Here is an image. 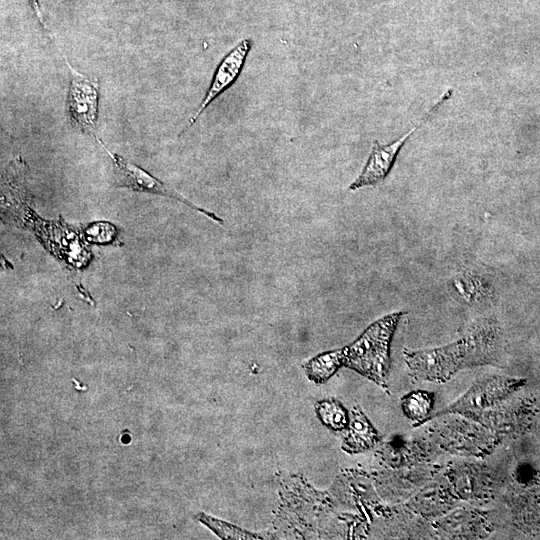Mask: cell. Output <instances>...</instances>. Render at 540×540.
Segmentation results:
<instances>
[{"label": "cell", "mask_w": 540, "mask_h": 540, "mask_svg": "<svg viewBox=\"0 0 540 540\" xmlns=\"http://www.w3.org/2000/svg\"><path fill=\"white\" fill-rule=\"evenodd\" d=\"M405 312H394L373 322L352 344L343 348L344 366L383 388L388 385L390 344Z\"/></svg>", "instance_id": "7a4b0ae2"}, {"label": "cell", "mask_w": 540, "mask_h": 540, "mask_svg": "<svg viewBox=\"0 0 540 540\" xmlns=\"http://www.w3.org/2000/svg\"><path fill=\"white\" fill-rule=\"evenodd\" d=\"M251 38H244L231 49L218 64L205 96L201 100L194 114L188 121L186 131L191 127L204 110L221 94L229 89L238 79L247 56L252 48Z\"/></svg>", "instance_id": "52a82bcc"}, {"label": "cell", "mask_w": 540, "mask_h": 540, "mask_svg": "<svg viewBox=\"0 0 540 540\" xmlns=\"http://www.w3.org/2000/svg\"><path fill=\"white\" fill-rule=\"evenodd\" d=\"M341 366H344L343 348L313 357L303 364V369L311 381L321 384L333 376Z\"/></svg>", "instance_id": "9c48e42d"}, {"label": "cell", "mask_w": 540, "mask_h": 540, "mask_svg": "<svg viewBox=\"0 0 540 540\" xmlns=\"http://www.w3.org/2000/svg\"><path fill=\"white\" fill-rule=\"evenodd\" d=\"M197 519L209 527L221 539H261L259 535L253 534L230 523L218 520L203 513L198 514Z\"/></svg>", "instance_id": "4fadbf2b"}, {"label": "cell", "mask_w": 540, "mask_h": 540, "mask_svg": "<svg viewBox=\"0 0 540 540\" xmlns=\"http://www.w3.org/2000/svg\"><path fill=\"white\" fill-rule=\"evenodd\" d=\"M498 349V328L494 324H484L445 346L413 351L405 349L404 357L414 378L445 382L464 367L493 362Z\"/></svg>", "instance_id": "6da1fadb"}, {"label": "cell", "mask_w": 540, "mask_h": 540, "mask_svg": "<svg viewBox=\"0 0 540 540\" xmlns=\"http://www.w3.org/2000/svg\"><path fill=\"white\" fill-rule=\"evenodd\" d=\"M454 291L467 302L482 301L492 294L491 286L481 276L473 273H462L452 282Z\"/></svg>", "instance_id": "30bf717a"}, {"label": "cell", "mask_w": 540, "mask_h": 540, "mask_svg": "<svg viewBox=\"0 0 540 540\" xmlns=\"http://www.w3.org/2000/svg\"><path fill=\"white\" fill-rule=\"evenodd\" d=\"M525 380L504 376H492L475 383L461 398L438 412L435 416L446 413L477 415L489 407L501 402L511 393L524 385Z\"/></svg>", "instance_id": "5b68a950"}, {"label": "cell", "mask_w": 540, "mask_h": 540, "mask_svg": "<svg viewBox=\"0 0 540 540\" xmlns=\"http://www.w3.org/2000/svg\"><path fill=\"white\" fill-rule=\"evenodd\" d=\"M95 140L99 143V145L102 146V148L110 156L113 162L117 186L130 188L132 190L140 192L159 194L172 199H176L186 204L187 206L205 214L214 221L222 223V219L217 217L214 213L195 206L193 203L188 201L186 198H184L171 188L167 187L164 183L154 178L142 168L138 167L134 163L123 159L117 154H113L110 150L107 149V147L101 141V139H99V137H97Z\"/></svg>", "instance_id": "8992f818"}, {"label": "cell", "mask_w": 540, "mask_h": 540, "mask_svg": "<svg viewBox=\"0 0 540 540\" xmlns=\"http://www.w3.org/2000/svg\"><path fill=\"white\" fill-rule=\"evenodd\" d=\"M315 411L319 420L332 431H343L348 427V412L336 399H324L317 402Z\"/></svg>", "instance_id": "7c38bea8"}, {"label": "cell", "mask_w": 540, "mask_h": 540, "mask_svg": "<svg viewBox=\"0 0 540 540\" xmlns=\"http://www.w3.org/2000/svg\"><path fill=\"white\" fill-rule=\"evenodd\" d=\"M453 90H447L422 117L416 125L392 143L381 145L377 140L374 141L368 160L358 177L350 184V190H356L365 186L375 185L383 181L392 169L397 155L409 139L430 116L452 96Z\"/></svg>", "instance_id": "277c9868"}, {"label": "cell", "mask_w": 540, "mask_h": 540, "mask_svg": "<svg viewBox=\"0 0 540 540\" xmlns=\"http://www.w3.org/2000/svg\"><path fill=\"white\" fill-rule=\"evenodd\" d=\"M70 72L66 109L70 124L83 133L98 137L96 126L98 121L99 80L88 77L76 70L58 47Z\"/></svg>", "instance_id": "3957f363"}, {"label": "cell", "mask_w": 540, "mask_h": 540, "mask_svg": "<svg viewBox=\"0 0 540 540\" xmlns=\"http://www.w3.org/2000/svg\"><path fill=\"white\" fill-rule=\"evenodd\" d=\"M433 402L434 398L431 392L417 390L402 398L401 407L407 418L416 424H422L429 420Z\"/></svg>", "instance_id": "8fae6325"}, {"label": "cell", "mask_w": 540, "mask_h": 540, "mask_svg": "<svg viewBox=\"0 0 540 540\" xmlns=\"http://www.w3.org/2000/svg\"><path fill=\"white\" fill-rule=\"evenodd\" d=\"M380 437L369 419L359 407H354L349 416L347 434L342 449L349 454L361 453L371 449Z\"/></svg>", "instance_id": "ba28073f"}]
</instances>
